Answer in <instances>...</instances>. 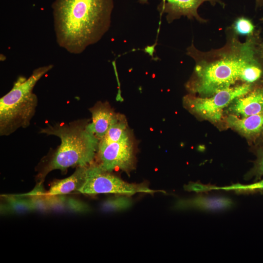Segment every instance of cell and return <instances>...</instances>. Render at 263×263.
<instances>
[{
	"instance_id": "ffe728a7",
	"label": "cell",
	"mask_w": 263,
	"mask_h": 263,
	"mask_svg": "<svg viewBox=\"0 0 263 263\" xmlns=\"http://www.w3.org/2000/svg\"><path fill=\"white\" fill-rule=\"evenodd\" d=\"M46 200L49 209L61 210L66 207L67 198L64 195H47Z\"/></svg>"
},
{
	"instance_id": "ba28073f",
	"label": "cell",
	"mask_w": 263,
	"mask_h": 263,
	"mask_svg": "<svg viewBox=\"0 0 263 263\" xmlns=\"http://www.w3.org/2000/svg\"><path fill=\"white\" fill-rule=\"evenodd\" d=\"M142 3H147L148 0H139ZM209 1L212 5L219 3L220 0H162L158 7L160 14H166V19L169 23L179 19L182 16L189 19H196L200 22H205L198 13L199 7L204 2Z\"/></svg>"
},
{
	"instance_id": "7c38bea8",
	"label": "cell",
	"mask_w": 263,
	"mask_h": 263,
	"mask_svg": "<svg viewBox=\"0 0 263 263\" xmlns=\"http://www.w3.org/2000/svg\"><path fill=\"white\" fill-rule=\"evenodd\" d=\"M225 121L229 127L246 136L257 135L263 131V112L243 117L229 114Z\"/></svg>"
},
{
	"instance_id": "5b68a950",
	"label": "cell",
	"mask_w": 263,
	"mask_h": 263,
	"mask_svg": "<svg viewBox=\"0 0 263 263\" xmlns=\"http://www.w3.org/2000/svg\"><path fill=\"white\" fill-rule=\"evenodd\" d=\"M111 172L92 163L86 167L85 180L78 191L89 195L113 193L126 196L137 193L162 192L150 188L146 184L129 183Z\"/></svg>"
},
{
	"instance_id": "ac0fdd59",
	"label": "cell",
	"mask_w": 263,
	"mask_h": 263,
	"mask_svg": "<svg viewBox=\"0 0 263 263\" xmlns=\"http://www.w3.org/2000/svg\"><path fill=\"white\" fill-rule=\"evenodd\" d=\"M231 29L237 36L249 37L254 34L255 26L249 19L242 17L237 18L234 21Z\"/></svg>"
},
{
	"instance_id": "52a82bcc",
	"label": "cell",
	"mask_w": 263,
	"mask_h": 263,
	"mask_svg": "<svg viewBox=\"0 0 263 263\" xmlns=\"http://www.w3.org/2000/svg\"><path fill=\"white\" fill-rule=\"evenodd\" d=\"M97 152L98 165L106 171L120 169L129 174L134 168L135 153L131 140L123 142L100 140Z\"/></svg>"
},
{
	"instance_id": "5bb4252c",
	"label": "cell",
	"mask_w": 263,
	"mask_h": 263,
	"mask_svg": "<svg viewBox=\"0 0 263 263\" xmlns=\"http://www.w3.org/2000/svg\"><path fill=\"white\" fill-rule=\"evenodd\" d=\"M100 140L107 142H123L131 140L127 123L123 117L113 124Z\"/></svg>"
},
{
	"instance_id": "e0dca14e",
	"label": "cell",
	"mask_w": 263,
	"mask_h": 263,
	"mask_svg": "<svg viewBox=\"0 0 263 263\" xmlns=\"http://www.w3.org/2000/svg\"><path fill=\"white\" fill-rule=\"evenodd\" d=\"M132 205V200L128 196L124 195L107 200L103 204L102 207L104 210L115 211L126 209Z\"/></svg>"
},
{
	"instance_id": "44dd1931",
	"label": "cell",
	"mask_w": 263,
	"mask_h": 263,
	"mask_svg": "<svg viewBox=\"0 0 263 263\" xmlns=\"http://www.w3.org/2000/svg\"><path fill=\"white\" fill-rule=\"evenodd\" d=\"M215 186L205 185L200 182H190L184 186V188L188 191H194L197 193L207 192L214 190Z\"/></svg>"
},
{
	"instance_id": "3957f363",
	"label": "cell",
	"mask_w": 263,
	"mask_h": 263,
	"mask_svg": "<svg viewBox=\"0 0 263 263\" xmlns=\"http://www.w3.org/2000/svg\"><path fill=\"white\" fill-rule=\"evenodd\" d=\"M83 120L69 124H48L39 132L59 138L60 145L43 171L42 176L55 169L65 170L71 167L92 164L97 151L99 140L89 132Z\"/></svg>"
},
{
	"instance_id": "d6986e66",
	"label": "cell",
	"mask_w": 263,
	"mask_h": 263,
	"mask_svg": "<svg viewBox=\"0 0 263 263\" xmlns=\"http://www.w3.org/2000/svg\"><path fill=\"white\" fill-rule=\"evenodd\" d=\"M234 190L237 193H244L257 191H263V179L256 183L250 185L233 184L229 186L215 187L214 190Z\"/></svg>"
},
{
	"instance_id": "8fae6325",
	"label": "cell",
	"mask_w": 263,
	"mask_h": 263,
	"mask_svg": "<svg viewBox=\"0 0 263 263\" xmlns=\"http://www.w3.org/2000/svg\"><path fill=\"white\" fill-rule=\"evenodd\" d=\"M231 114L246 117L263 112V88L251 90L247 94L237 98L228 106Z\"/></svg>"
},
{
	"instance_id": "484cf974",
	"label": "cell",
	"mask_w": 263,
	"mask_h": 263,
	"mask_svg": "<svg viewBox=\"0 0 263 263\" xmlns=\"http://www.w3.org/2000/svg\"></svg>"
},
{
	"instance_id": "30bf717a",
	"label": "cell",
	"mask_w": 263,
	"mask_h": 263,
	"mask_svg": "<svg viewBox=\"0 0 263 263\" xmlns=\"http://www.w3.org/2000/svg\"><path fill=\"white\" fill-rule=\"evenodd\" d=\"M233 205V201L227 197L198 196L179 199L174 204L173 208L178 210L197 209L214 211L229 209Z\"/></svg>"
},
{
	"instance_id": "603a6c76",
	"label": "cell",
	"mask_w": 263,
	"mask_h": 263,
	"mask_svg": "<svg viewBox=\"0 0 263 263\" xmlns=\"http://www.w3.org/2000/svg\"><path fill=\"white\" fill-rule=\"evenodd\" d=\"M251 174L250 175H254L256 179H259L263 176V150L259 154V157L255 166L251 171Z\"/></svg>"
},
{
	"instance_id": "9c48e42d",
	"label": "cell",
	"mask_w": 263,
	"mask_h": 263,
	"mask_svg": "<svg viewBox=\"0 0 263 263\" xmlns=\"http://www.w3.org/2000/svg\"><path fill=\"white\" fill-rule=\"evenodd\" d=\"M92 122L88 123V130L99 140L106 134L109 128L123 116L116 113L107 102H98L89 109Z\"/></svg>"
},
{
	"instance_id": "8992f818",
	"label": "cell",
	"mask_w": 263,
	"mask_h": 263,
	"mask_svg": "<svg viewBox=\"0 0 263 263\" xmlns=\"http://www.w3.org/2000/svg\"><path fill=\"white\" fill-rule=\"evenodd\" d=\"M252 84L244 83L221 90L207 97L195 96L192 94L184 96L183 102L190 112L212 122L220 121L224 109L240 96L252 90Z\"/></svg>"
},
{
	"instance_id": "cb8c5ba5",
	"label": "cell",
	"mask_w": 263,
	"mask_h": 263,
	"mask_svg": "<svg viewBox=\"0 0 263 263\" xmlns=\"http://www.w3.org/2000/svg\"><path fill=\"white\" fill-rule=\"evenodd\" d=\"M259 51L261 57L263 59V42L259 43Z\"/></svg>"
},
{
	"instance_id": "277c9868",
	"label": "cell",
	"mask_w": 263,
	"mask_h": 263,
	"mask_svg": "<svg viewBox=\"0 0 263 263\" xmlns=\"http://www.w3.org/2000/svg\"><path fill=\"white\" fill-rule=\"evenodd\" d=\"M53 65L35 69L28 77H19L11 90L0 99V133L8 135L19 128H26L35 113L38 98L33 89Z\"/></svg>"
},
{
	"instance_id": "4fadbf2b",
	"label": "cell",
	"mask_w": 263,
	"mask_h": 263,
	"mask_svg": "<svg viewBox=\"0 0 263 263\" xmlns=\"http://www.w3.org/2000/svg\"><path fill=\"white\" fill-rule=\"evenodd\" d=\"M86 167H77L69 177L56 181L46 194L65 195L73 191H78L84 183Z\"/></svg>"
},
{
	"instance_id": "7402d4cb",
	"label": "cell",
	"mask_w": 263,
	"mask_h": 263,
	"mask_svg": "<svg viewBox=\"0 0 263 263\" xmlns=\"http://www.w3.org/2000/svg\"><path fill=\"white\" fill-rule=\"evenodd\" d=\"M66 207L77 212H85L89 210V207L87 204L72 198H67Z\"/></svg>"
},
{
	"instance_id": "6da1fadb",
	"label": "cell",
	"mask_w": 263,
	"mask_h": 263,
	"mask_svg": "<svg viewBox=\"0 0 263 263\" xmlns=\"http://www.w3.org/2000/svg\"><path fill=\"white\" fill-rule=\"evenodd\" d=\"M257 35L241 42L230 30L226 44L208 52L197 50L192 43L187 54L195 61L193 75L186 84L191 94L207 97L234 85L240 80L243 68L259 55Z\"/></svg>"
},
{
	"instance_id": "9a60e30c",
	"label": "cell",
	"mask_w": 263,
	"mask_h": 263,
	"mask_svg": "<svg viewBox=\"0 0 263 263\" xmlns=\"http://www.w3.org/2000/svg\"><path fill=\"white\" fill-rule=\"evenodd\" d=\"M5 200L6 204L1 207L2 212L21 213L32 210L28 198H22L19 195H6Z\"/></svg>"
},
{
	"instance_id": "7a4b0ae2",
	"label": "cell",
	"mask_w": 263,
	"mask_h": 263,
	"mask_svg": "<svg viewBox=\"0 0 263 263\" xmlns=\"http://www.w3.org/2000/svg\"><path fill=\"white\" fill-rule=\"evenodd\" d=\"M52 7L57 44L79 54L109 30L113 0H55Z\"/></svg>"
},
{
	"instance_id": "d4e9b609",
	"label": "cell",
	"mask_w": 263,
	"mask_h": 263,
	"mask_svg": "<svg viewBox=\"0 0 263 263\" xmlns=\"http://www.w3.org/2000/svg\"><path fill=\"white\" fill-rule=\"evenodd\" d=\"M256 1L257 5H263V0H256Z\"/></svg>"
},
{
	"instance_id": "2e32d148",
	"label": "cell",
	"mask_w": 263,
	"mask_h": 263,
	"mask_svg": "<svg viewBox=\"0 0 263 263\" xmlns=\"http://www.w3.org/2000/svg\"><path fill=\"white\" fill-rule=\"evenodd\" d=\"M32 210L44 211L49 209L46 200V193L43 192L41 184L38 185L34 189L27 194Z\"/></svg>"
}]
</instances>
